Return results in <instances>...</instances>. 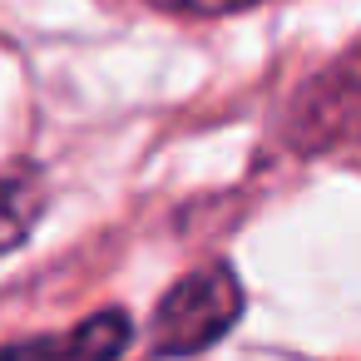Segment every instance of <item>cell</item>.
<instances>
[{"instance_id": "4", "label": "cell", "mask_w": 361, "mask_h": 361, "mask_svg": "<svg viewBox=\"0 0 361 361\" xmlns=\"http://www.w3.org/2000/svg\"><path fill=\"white\" fill-rule=\"evenodd\" d=\"M45 193L30 173H0V252H11L30 238V228L40 223Z\"/></svg>"}, {"instance_id": "2", "label": "cell", "mask_w": 361, "mask_h": 361, "mask_svg": "<svg viewBox=\"0 0 361 361\" xmlns=\"http://www.w3.org/2000/svg\"><path fill=\"white\" fill-rule=\"evenodd\" d=\"M351 134H361V40L341 50L317 80H307L287 114V139L307 154Z\"/></svg>"}, {"instance_id": "3", "label": "cell", "mask_w": 361, "mask_h": 361, "mask_svg": "<svg viewBox=\"0 0 361 361\" xmlns=\"http://www.w3.org/2000/svg\"><path fill=\"white\" fill-rule=\"evenodd\" d=\"M134 341V322L119 307H104L94 317H85L75 331L65 336H35V341H16L0 351V361H114L124 356V346Z\"/></svg>"}, {"instance_id": "1", "label": "cell", "mask_w": 361, "mask_h": 361, "mask_svg": "<svg viewBox=\"0 0 361 361\" xmlns=\"http://www.w3.org/2000/svg\"><path fill=\"white\" fill-rule=\"evenodd\" d=\"M238 317H243V287H238L233 267L208 262V267L183 272L164 292V302L154 307L149 346H154V356H193V351L223 341Z\"/></svg>"}, {"instance_id": "5", "label": "cell", "mask_w": 361, "mask_h": 361, "mask_svg": "<svg viewBox=\"0 0 361 361\" xmlns=\"http://www.w3.org/2000/svg\"><path fill=\"white\" fill-rule=\"evenodd\" d=\"M154 6L173 16H238V11H252L257 0H154Z\"/></svg>"}]
</instances>
